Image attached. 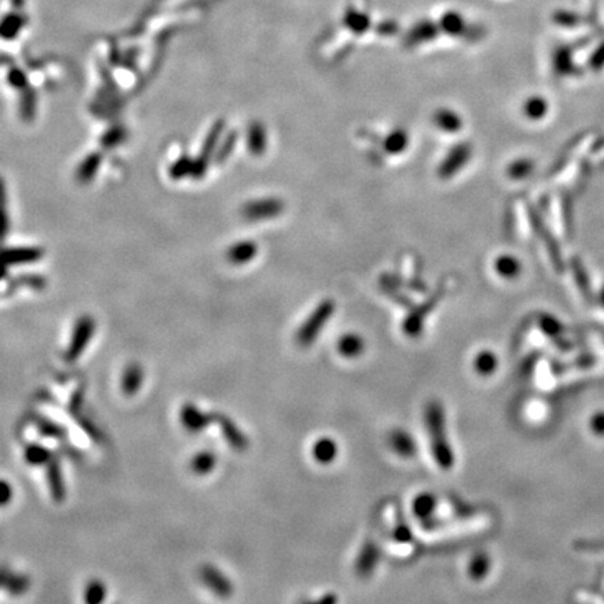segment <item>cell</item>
Here are the masks:
<instances>
[{
  "instance_id": "6da1fadb",
  "label": "cell",
  "mask_w": 604,
  "mask_h": 604,
  "mask_svg": "<svg viewBox=\"0 0 604 604\" xmlns=\"http://www.w3.org/2000/svg\"><path fill=\"white\" fill-rule=\"evenodd\" d=\"M425 422L429 433V441L433 458L442 469L454 466V452L445 431V416L441 403L431 400L425 409Z\"/></svg>"
},
{
  "instance_id": "7a4b0ae2",
  "label": "cell",
  "mask_w": 604,
  "mask_h": 604,
  "mask_svg": "<svg viewBox=\"0 0 604 604\" xmlns=\"http://www.w3.org/2000/svg\"><path fill=\"white\" fill-rule=\"evenodd\" d=\"M335 309V305L332 301H323L316 311L306 319V322L302 324V327L298 331L297 340L301 346H309L313 343L319 335V332L323 329L324 323L332 316Z\"/></svg>"
},
{
  "instance_id": "3957f363",
  "label": "cell",
  "mask_w": 604,
  "mask_h": 604,
  "mask_svg": "<svg viewBox=\"0 0 604 604\" xmlns=\"http://www.w3.org/2000/svg\"><path fill=\"white\" fill-rule=\"evenodd\" d=\"M94 331V322L91 318H83L76 326V331L73 333V340L69 349V353L66 354V360L73 361L77 355L81 354V351L86 349V344L91 339Z\"/></svg>"
},
{
  "instance_id": "277c9868",
  "label": "cell",
  "mask_w": 604,
  "mask_h": 604,
  "mask_svg": "<svg viewBox=\"0 0 604 604\" xmlns=\"http://www.w3.org/2000/svg\"><path fill=\"white\" fill-rule=\"evenodd\" d=\"M222 129H223V124H222V122L215 124L214 128L211 129V132L208 133V136L206 137V142H204V146H203V153H202V154L199 155V158L193 162L192 175H193L195 178H199V177H202V175L204 174L206 167H207V159H208L210 154L213 153V150H214V147H215V144H217V140H218L220 133H222Z\"/></svg>"
},
{
  "instance_id": "5b68a950",
  "label": "cell",
  "mask_w": 604,
  "mask_h": 604,
  "mask_svg": "<svg viewBox=\"0 0 604 604\" xmlns=\"http://www.w3.org/2000/svg\"><path fill=\"white\" fill-rule=\"evenodd\" d=\"M42 256V251L37 248H13L6 249L0 253V263L3 264H17L35 262Z\"/></svg>"
},
{
  "instance_id": "8992f818",
  "label": "cell",
  "mask_w": 604,
  "mask_h": 604,
  "mask_svg": "<svg viewBox=\"0 0 604 604\" xmlns=\"http://www.w3.org/2000/svg\"><path fill=\"white\" fill-rule=\"evenodd\" d=\"M378 561H379V548L376 547L375 543L368 541L364 545L362 552H361V554L358 557V561H357V565H355L357 574L361 575V576L371 575L373 568L376 567Z\"/></svg>"
},
{
  "instance_id": "52a82bcc",
  "label": "cell",
  "mask_w": 604,
  "mask_h": 604,
  "mask_svg": "<svg viewBox=\"0 0 604 604\" xmlns=\"http://www.w3.org/2000/svg\"><path fill=\"white\" fill-rule=\"evenodd\" d=\"M338 445L331 438H322L313 445L312 454L316 462L322 465H329L338 456Z\"/></svg>"
},
{
  "instance_id": "ba28073f",
  "label": "cell",
  "mask_w": 604,
  "mask_h": 604,
  "mask_svg": "<svg viewBox=\"0 0 604 604\" xmlns=\"http://www.w3.org/2000/svg\"><path fill=\"white\" fill-rule=\"evenodd\" d=\"M391 445L393 451H396L399 455L410 458L416 454V442L414 439L405 431H395L391 435Z\"/></svg>"
},
{
  "instance_id": "9c48e42d",
  "label": "cell",
  "mask_w": 604,
  "mask_h": 604,
  "mask_svg": "<svg viewBox=\"0 0 604 604\" xmlns=\"http://www.w3.org/2000/svg\"><path fill=\"white\" fill-rule=\"evenodd\" d=\"M203 576H204L206 583H207L213 590H215L218 594L227 596V594L231 593V585H230V582L227 581V578H226L223 574H220L215 568H211V567L206 568L204 572H203Z\"/></svg>"
},
{
  "instance_id": "30bf717a",
  "label": "cell",
  "mask_w": 604,
  "mask_h": 604,
  "mask_svg": "<svg viewBox=\"0 0 604 604\" xmlns=\"http://www.w3.org/2000/svg\"><path fill=\"white\" fill-rule=\"evenodd\" d=\"M339 351L347 358H354L364 351V342L357 335H346L339 342Z\"/></svg>"
},
{
  "instance_id": "8fae6325",
  "label": "cell",
  "mask_w": 604,
  "mask_h": 604,
  "mask_svg": "<svg viewBox=\"0 0 604 604\" xmlns=\"http://www.w3.org/2000/svg\"><path fill=\"white\" fill-rule=\"evenodd\" d=\"M222 427H223V431L226 432V438H227V441L234 447V449H238V451H242V449H245L246 448V445H248V442H246V439H245V436L241 433V431L228 420V418H222Z\"/></svg>"
},
{
  "instance_id": "7c38bea8",
  "label": "cell",
  "mask_w": 604,
  "mask_h": 604,
  "mask_svg": "<svg viewBox=\"0 0 604 604\" xmlns=\"http://www.w3.org/2000/svg\"><path fill=\"white\" fill-rule=\"evenodd\" d=\"M255 252H256V248H255L253 244H251V242H241V244L234 245L230 249L228 257L234 263H245V262H249L253 257Z\"/></svg>"
},
{
  "instance_id": "4fadbf2b",
  "label": "cell",
  "mask_w": 604,
  "mask_h": 604,
  "mask_svg": "<svg viewBox=\"0 0 604 604\" xmlns=\"http://www.w3.org/2000/svg\"><path fill=\"white\" fill-rule=\"evenodd\" d=\"M208 420H210V417H207L206 414L200 413V411H199L196 407H193V406L188 407V409L184 411V422H185V425H186L188 428H191V429H193V431H197V429L204 428V427L207 425Z\"/></svg>"
},
{
  "instance_id": "5bb4252c",
  "label": "cell",
  "mask_w": 604,
  "mask_h": 604,
  "mask_svg": "<svg viewBox=\"0 0 604 604\" xmlns=\"http://www.w3.org/2000/svg\"><path fill=\"white\" fill-rule=\"evenodd\" d=\"M99 162H101V158H99L98 154L88 155V157L83 161V164H81L80 168H79L77 178H79L81 182H87V181H90V179L97 174L98 167H99Z\"/></svg>"
},
{
  "instance_id": "9a60e30c",
  "label": "cell",
  "mask_w": 604,
  "mask_h": 604,
  "mask_svg": "<svg viewBox=\"0 0 604 604\" xmlns=\"http://www.w3.org/2000/svg\"><path fill=\"white\" fill-rule=\"evenodd\" d=\"M476 371L481 375H489L497 368V357L491 351H483L476 357L474 361Z\"/></svg>"
},
{
  "instance_id": "2e32d148",
  "label": "cell",
  "mask_w": 604,
  "mask_h": 604,
  "mask_svg": "<svg viewBox=\"0 0 604 604\" xmlns=\"http://www.w3.org/2000/svg\"><path fill=\"white\" fill-rule=\"evenodd\" d=\"M433 509H435V498L429 496V494H422V496L416 498L413 504L414 514L421 519L431 516Z\"/></svg>"
},
{
  "instance_id": "e0dca14e",
  "label": "cell",
  "mask_w": 604,
  "mask_h": 604,
  "mask_svg": "<svg viewBox=\"0 0 604 604\" xmlns=\"http://www.w3.org/2000/svg\"><path fill=\"white\" fill-rule=\"evenodd\" d=\"M142 383V371L139 367L132 365L128 368L124 378V389L126 393H133L137 391Z\"/></svg>"
},
{
  "instance_id": "ac0fdd59",
  "label": "cell",
  "mask_w": 604,
  "mask_h": 604,
  "mask_svg": "<svg viewBox=\"0 0 604 604\" xmlns=\"http://www.w3.org/2000/svg\"><path fill=\"white\" fill-rule=\"evenodd\" d=\"M488 568H489L488 557H487L485 554H477V556L471 560V563H470L469 574H470V576H471L473 579L477 581V579H481V578H484V576L487 575Z\"/></svg>"
},
{
  "instance_id": "d6986e66",
  "label": "cell",
  "mask_w": 604,
  "mask_h": 604,
  "mask_svg": "<svg viewBox=\"0 0 604 604\" xmlns=\"http://www.w3.org/2000/svg\"><path fill=\"white\" fill-rule=\"evenodd\" d=\"M9 228V218L6 210V188L5 182L0 178V241L6 237Z\"/></svg>"
},
{
  "instance_id": "ffe728a7",
  "label": "cell",
  "mask_w": 604,
  "mask_h": 604,
  "mask_svg": "<svg viewBox=\"0 0 604 604\" xmlns=\"http://www.w3.org/2000/svg\"><path fill=\"white\" fill-rule=\"evenodd\" d=\"M519 263L516 259L505 256L497 262V270L505 277H514L519 273Z\"/></svg>"
},
{
  "instance_id": "44dd1931",
  "label": "cell",
  "mask_w": 604,
  "mask_h": 604,
  "mask_svg": "<svg viewBox=\"0 0 604 604\" xmlns=\"http://www.w3.org/2000/svg\"><path fill=\"white\" fill-rule=\"evenodd\" d=\"M214 463H215L214 456H213L211 454H208V452H203V454H199V455L195 458V460H193V469H195L197 473L204 474V473H208V471L214 467Z\"/></svg>"
},
{
  "instance_id": "7402d4cb",
  "label": "cell",
  "mask_w": 604,
  "mask_h": 604,
  "mask_svg": "<svg viewBox=\"0 0 604 604\" xmlns=\"http://www.w3.org/2000/svg\"><path fill=\"white\" fill-rule=\"evenodd\" d=\"M192 168H193V162H191L188 158H182L173 166L171 175L174 178H182L186 174H192Z\"/></svg>"
},
{
  "instance_id": "603a6c76",
  "label": "cell",
  "mask_w": 604,
  "mask_h": 604,
  "mask_svg": "<svg viewBox=\"0 0 604 604\" xmlns=\"http://www.w3.org/2000/svg\"><path fill=\"white\" fill-rule=\"evenodd\" d=\"M541 327L544 329V332L545 333H548V335H552V336H556V335H558L560 332H561V326H560V323L554 319V318H544L543 320H541Z\"/></svg>"
},
{
  "instance_id": "cb8c5ba5",
  "label": "cell",
  "mask_w": 604,
  "mask_h": 604,
  "mask_svg": "<svg viewBox=\"0 0 604 604\" xmlns=\"http://www.w3.org/2000/svg\"><path fill=\"white\" fill-rule=\"evenodd\" d=\"M249 144L251 148L253 151H260L263 147V132L260 130L259 126H255L251 129V136H249Z\"/></svg>"
},
{
  "instance_id": "d4e9b609",
  "label": "cell",
  "mask_w": 604,
  "mask_h": 604,
  "mask_svg": "<svg viewBox=\"0 0 604 604\" xmlns=\"http://www.w3.org/2000/svg\"><path fill=\"white\" fill-rule=\"evenodd\" d=\"M544 109H545V104L540 98L530 99V102L527 104V113L532 117H534V118H538L540 115H543L544 114Z\"/></svg>"
},
{
  "instance_id": "484cf974",
  "label": "cell",
  "mask_w": 604,
  "mask_h": 604,
  "mask_svg": "<svg viewBox=\"0 0 604 604\" xmlns=\"http://www.w3.org/2000/svg\"><path fill=\"white\" fill-rule=\"evenodd\" d=\"M104 586L99 583H91L87 590V600L91 603L99 601L104 598Z\"/></svg>"
},
{
  "instance_id": "4316f807",
  "label": "cell",
  "mask_w": 604,
  "mask_h": 604,
  "mask_svg": "<svg viewBox=\"0 0 604 604\" xmlns=\"http://www.w3.org/2000/svg\"><path fill=\"white\" fill-rule=\"evenodd\" d=\"M12 498V488L8 483L0 481V505H5Z\"/></svg>"
},
{
  "instance_id": "83f0119b",
  "label": "cell",
  "mask_w": 604,
  "mask_h": 604,
  "mask_svg": "<svg viewBox=\"0 0 604 604\" xmlns=\"http://www.w3.org/2000/svg\"><path fill=\"white\" fill-rule=\"evenodd\" d=\"M592 429L598 435L604 433V413H598L592 418Z\"/></svg>"
},
{
  "instance_id": "f1b7e54d",
  "label": "cell",
  "mask_w": 604,
  "mask_h": 604,
  "mask_svg": "<svg viewBox=\"0 0 604 604\" xmlns=\"http://www.w3.org/2000/svg\"><path fill=\"white\" fill-rule=\"evenodd\" d=\"M402 146L405 147V135L402 136V133H399V135H395V136L391 137V140H389V147H391L392 151H398V150H400Z\"/></svg>"
},
{
  "instance_id": "f546056e",
  "label": "cell",
  "mask_w": 604,
  "mask_h": 604,
  "mask_svg": "<svg viewBox=\"0 0 604 604\" xmlns=\"http://www.w3.org/2000/svg\"><path fill=\"white\" fill-rule=\"evenodd\" d=\"M10 83L16 87H23L26 84V77L20 72H13L10 75Z\"/></svg>"
}]
</instances>
